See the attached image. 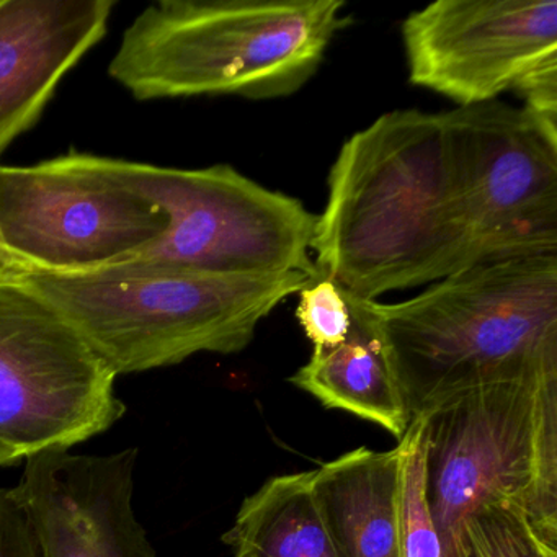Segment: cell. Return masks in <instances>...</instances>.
Returning a JSON list of instances; mask_svg holds the SVG:
<instances>
[{"mask_svg": "<svg viewBox=\"0 0 557 557\" xmlns=\"http://www.w3.org/2000/svg\"><path fill=\"white\" fill-rule=\"evenodd\" d=\"M15 462H18V459L9 449H5L4 446H0V468L15 465Z\"/></svg>", "mask_w": 557, "mask_h": 557, "instance_id": "cell-20", "label": "cell"}, {"mask_svg": "<svg viewBox=\"0 0 557 557\" xmlns=\"http://www.w3.org/2000/svg\"><path fill=\"white\" fill-rule=\"evenodd\" d=\"M403 449L361 448L314 469L312 487L341 557H400Z\"/></svg>", "mask_w": 557, "mask_h": 557, "instance_id": "cell-12", "label": "cell"}, {"mask_svg": "<svg viewBox=\"0 0 557 557\" xmlns=\"http://www.w3.org/2000/svg\"><path fill=\"white\" fill-rule=\"evenodd\" d=\"M314 471L275 475L246 498L224 544L233 557H341L312 487Z\"/></svg>", "mask_w": 557, "mask_h": 557, "instance_id": "cell-14", "label": "cell"}, {"mask_svg": "<svg viewBox=\"0 0 557 557\" xmlns=\"http://www.w3.org/2000/svg\"><path fill=\"white\" fill-rule=\"evenodd\" d=\"M138 449L76 455L47 449L25 458L11 488L44 557H159L133 507Z\"/></svg>", "mask_w": 557, "mask_h": 557, "instance_id": "cell-10", "label": "cell"}, {"mask_svg": "<svg viewBox=\"0 0 557 557\" xmlns=\"http://www.w3.org/2000/svg\"><path fill=\"white\" fill-rule=\"evenodd\" d=\"M342 0H161L123 34L109 74L138 100L293 96L347 24Z\"/></svg>", "mask_w": 557, "mask_h": 557, "instance_id": "cell-3", "label": "cell"}, {"mask_svg": "<svg viewBox=\"0 0 557 557\" xmlns=\"http://www.w3.org/2000/svg\"><path fill=\"white\" fill-rule=\"evenodd\" d=\"M399 445L403 449L400 557H443L442 537L426 502L422 420L419 417L412 419Z\"/></svg>", "mask_w": 557, "mask_h": 557, "instance_id": "cell-16", "label": "cell"}, {"mask_svg": "<svg viewBox=\"0 0 557 557\" xmlns=\"http://www.w3.org/2000/svg\"><path fill=\"white\" fill-rule=\"evenodd\" d=\"M417 417L442 540L469 511L505 505L557 541V370L461 391Z\"/></svg>", "mask_w": 557, "mask_h": 557, "instance_id": "cell-5", "label": "cell"}, {"mask_svg": "<svg viewBox=\"0 0 557 557\" xmlns=\"http://www.w3.org/2000/svg\"><path fill=\"white\" fill-rule=\"evenodd\" d=\"M311 250L363 299L557 256V136L500 100L384 113L338 151Z\"/></svg>", "mask_w": 557, "mask_h": 557, "instance_id": "cell-1", "label": "cell"}, {"mask_svg": "<svg viewBox=\"0 0 557 557\" xmlns=\"http://www.w3.org/2000/svg\"><path fill=\"white\" fill-rule=\"evenodd\" d=\"M314 276L203 275L125 262L96 272H25L116 374L239 354L280 305Z\"/></svg>", "mask_w": 557, "mask_h": 557, "instance_id": "cell-4", "label": "cell"}, {"mask_svg": "<svg viewBox=\"0 0 557 557\" xmlns=\"http://www.w3.org/2000/svg\"><path fill=\"white\" fill-rule=\"evenodd\" d=\"M296 319L314 348H331L350 334L354 314L347 293L331 276L318 275L298 293Z\"/></svg>", "mask_w": 557, "mask_h": 557, "instance_id": "cell-17", "label": "cell"}, {"mask_svg": "<svg viewBox=\"0 0 557 557\" xmlns=\"http://www.w3.org/2000/svg\"><path fill=\"white\" fill-rule=\"evenodd\" d=\"M116 376L53 302L0 282V446L18 461L112 429L126 412Z\"/></svg>", "mask_w": 557, "mask_h": 557, "instance_id": "cell-7", "label": "cell"}, {"mask_svg": "<svg viewBox=\"0 0 557 557\" xmlns=\"http://www.w3.org/2000/svg\"><path fill=\"white\" fill-rule=\"evenodd\" d=\"M25 272H27V269L9 252L8 247L0 239V282L18 280Z\"/></svg>", "mask_w": 557, "mask_h": 557, "instance_id": "cell-19", "label": "cell"}, {"mask_svg": "<svg viewBox=\"0 0 557 557\" xmlns=\"http://www.w3.org/2000/svg\"><path fill=\"white\" fill-rule=\"evenodd\" d=\"M348 295L383 342L412 419L451 394L557 370V256L472 267L406 301Z\"/></svg>", "mask_w": 557, "mask_h": 557, "instance_id": "cell-2", "label": "cell"}, {"mask_svg": "<svg viewBox=\"0 0 557 557\" xmlns=\"http://www.w3.org/2000/svg\"><path fill=\"white\" fill-rule=\"evenodd\" d=\"M409 81L456 107L494 102L557 63L556 0H438L403 24Z\"/></svg>", "mask_w": 557, "mask_h": 557, "instance_id": "cell-9", "label": "cell"}, {"mask_svg": "<svg viewBox=\"0 0 557 557\" xmlns=\"http://www.w3.org/2000/svg\"><path fill=\"white\" fill-rule=\"evenodd\" d=\"M168 214L120 181L107 158L61 156L0 165V239L27 272H96L135 259L168 231Z\"/></svg>", "mask_w": 557, "mask_h": 557, "instance_id": "cell-8", "label": "cell"}, {"mask_svg": "<svg viewBox=\"0 0 557 557\" xmlns=\"http://www.w3.org/2000/svg\"><path fill=\"white\" fill-rule=\"evenodd\" d=\"M347 299L354 314L350 334L335 347L314 348L289 381L327 409L376 423L400 440L412 417L399 377L383 342L348 293Z\"/></svg>", "mask_w": 557, "mask_h": 557, "instance_id": "cell-13", "label": "cell"}, {"mask_svg": "<svg viewBox=\"0 0 557 557\" xmlns=\"http://www.w3.org/2000/svg\"><path fill=\"white\" fill-rule=\"evenodd\" d=\"M442 546L443 557H557V541L505 505L469 511L443 537Z\"/></svg>", "mask_w": 557, "mask_h": 557, "instance_id": "cell-15", "label": "cell"}, {"mask_svg": "<svg viewBox=\"0 0 557 557\" xmlns=\"http://www.w3.org/2000/svg\"><path fill=\"white\" fill-rule=\"evenodd\" d=\"M115 0H0V154L109 30Z\"/></svg>", "mask_w": 557, "mask_h": 557, "instance_id": "cell-11", "label": "cell"}, {"mask_svg": "<svg viewBox=\"0 0 557 557\" xmlns=\"http://www.w3.org/2000/svg\"><path fill=\"white\" fill-rule=\"evenodd\" d=\"M110 171L168 214L161 240L128 262L203 275H318V214L226 164L174 169L107 158Z\"/></svg>", "mask_w": 557, "mask_h": 557, "instance_id": "cell-6", "label": "cell"}, {"mask_svg": "<svg viewBox=\"0 0 557 557\" xmlns=\"http://www.w3.org/2000/svg\"><path fill=\"white\" fill-rule=\"evenodd\" d=\"M0 557H44L30 520L11 488L0 487Z\"/></svg>", "mask_w": 557, "mask_h": 557, "instance_id": "cell-18", "label": "cell"}]
</instances>
